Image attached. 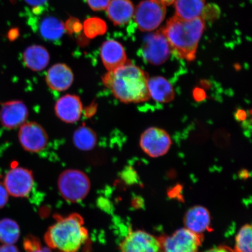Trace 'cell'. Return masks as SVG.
<instances>
[{"mask_svg": "<svg viewBox=\"0 0 252 252\" xmlns=\"http://www.w3.org/2000/svg\"><path fill=\"white\" fill-rule=\"evenodd\" d=\"M106 88L120 101L141 103L150 99L147 75L141 68L126 62L115 70L108 71L102 78Z\"/></svg>", "mask_w": 252, "mask_h": 252, "instance_id": "cell-1", "label": "cell"}, {"mask_svg": "<svg viewBox=\"0 0 252 252\" xmlns=\"http://www.w3.org/2000/svg\"><path fill=\"white\" fill-rule=\"evenodd\" d=\"M205 28L202 17L185 20L174 16L167 22L162 33L178 58L193 61Z\"/></svg>", "mask_w": 252, "mask_h": 252, "instance_id": "cell-2", "label": "cell"}, {"mask_svg": "<svg viewBox=\"0 0 252 252\" xmlns=\"http://www.w3.org/2000/svg\"><path fill=\"white\" fill-rule=\"evenodd\" d=\"M56 222L47 230L45 241L58 252H80L89 239L83 217L74 213L67 217L55 216Z\"/></svg>", "mask_w": 252, "mask_h": 252, "instance_id": "cell-3", "label": "cell"}, {"mask_svg": "<svg viewBox=\"0 0 252 252\" xmlns=\"http://www.w3.org/2000/svg\"><path fill=\"white\" fill-rule=\"evenodd\" d=\"M60 193L65 200L72 203L83 200L90 190V179L78 169L65 170L58 179Z\"/></svg>", "mask_w": 252, "mask_h": 252, "instance_id": "cell-4", "label": "cell"}, {"mask_svg": "<svg viewBox=\"0 0 252 252\" xmlns=\"http://www.w3.org/2000/svg\"><path fill=\"white\" fill-rule=\"evenodd\" d=\"M203 238L202 235L182 228L158 239L161 252H198Z\"/></svg>", "mask_w": 252, "mask_h": 252, "instance_id": "cell-5", "label": "cell"}, {"mask_svg": "<svg viewBox=\"0 0 252 252\" xmlns=\"http://www.w3.org/2000/svg\"><path fill=\"white\" fill-rule=\"evenodd\" d=\"M166 7L158 0H144L138 5L134 12V20L142 31H152L164 20Z\"/></svg>", "mask_w": 252, "mask_h": 252, "instance_id": "cell-6", "label": "cell"}, {"mask_svg": "<svg viewBox=\"0 0 252 252\" xmlns=\"http://www.w3.org/2000/svg\"><path fill=\"white\" fill-rule=\"evenodd\" d=\"M171 137L162 128L151 127L142 133L140 145L142 150L151 158H158L168 153L172 146Z\"/></svg>", "mask_w": 252, "mask_h": 252, "instance_id": "cell-7", "label": "cell"}, {"mask_svg": "<svg viewBox=\"0 0 252 252\" xmlns=\"http://www.w3.org/2000/svg\"><path fill=\"white\" fill-rule=\"evenodd\" d=\"M171 51L168 41L162 32H157L145 37L140 53L145 61L159 65L168 59Z\"/></svg>", "mask_w": 252, "mask_h": 252, "instance_id": "cell-8", "label": "cell"}, {"mask_svg": "<svg viewBox=\"0 0 252 252\" xmlns=\"http://www.w3.org/2000/svg\"><path fill=\"white\" fill-rule=\"evenodd\" d=\"M33 184L32 172L22 167H14L9 170L4 179V185L8 194L16 197L28 196Z\"/></svg>", "mask_w": 252, "mask_h": 252, "instance_id": "cell-9", "label": "cell"}, {"mask_svg": "<svg viewBox=\"0 0 252 252\" xmlns=\"http://www.w3.org/2000/svg\"><path fill=\"white\" fill-rule=\"evenodd\" d=\"M19 141L25 150L39 153L45 149L49 137L45 128L36 122L25 123L18 133Z\"/></svg>", "mask_w": 252, "mask_h": 252, "instance_id": "cell-10", "label": "cell"}, {"mask_svg": "<svg viewBox=\"0 0 252 252\" xmlns=\"http://www.w3.org/2000/svg\"><path fill=\"white\" fill-rule=\"evenodd\" d=\"M121 250V252H161L158 238L139 230L126 235Z\"/></svg>", "mask_w": 252, "mask_h": 252, "instance_id": "cell-11", "label": "cell"}, {"mask_svg": "<svg viewBox=\"0 0 252 252\" xmlns=\"http://www.w3.org/2000/svg\"><path fill=\"white\" fill-rule=\"evenodd\" d=\"M28 110L20 100H12L2 104L0 110V121L4 127L9 129L21 127L26 122Z\"/></svg>", "mask_w": 252, "mask_h": 252, "instance_id": "cell-12", "label": "cell"}, {"mask_svg": "<svg viewBox=\"0 0 252 252\" xmlns=\"http://www.w3.org/2000/svg\"><path fill=\"white\" fill-rule=\"evenodd\" d=\"M56 115L62 121L74 124L80 120L83 112V103L78 96L67 94L56 103Z\"/></svg>", "mask_w": 252, "mask_h": 252, "instance_id": "cell-13", "label": "cell"}, {"mask_svg": "<svg viewBox=\"0 0 252 252\" xmlns=\"http://www.w3.org/2000/svg\"><path fill=\"white\" fill-rule=\"evenodd\" d=\"M100 53L103 64L108 71L114 70L127 62L124 47L114 40L104 42L100 47Z\"/></svg>", "mask_w": 252, "mask_h": 252, "instance_id": "cell-14", "label": "cell"}, {"mask_svg": "<svg viewBox=\"0 0 252 252\" xmlns=\"http://www.w3.org/2000/svg\"><path fill=\"white\" fill-rule=\"evenodd\" d=\"M46 81L50 89L62 92L71 86L74 81L73 72L68 65L59 63L49 68Z\"/></svg>", "mask_w": 252, "mask_h": 252, "instance_id": "cell-15", "label": "cell"}, {"mask_svg": "<svg viewBox=\"0 0 252 252\" xmlns=\"http://www.w3.org/2000/svg\"><path fill=\"white\" fill-rule=\"evenodd\" d=\"M186 228L195 234L202 235L210 229V215L206 208L195 206L189 210L185 217Z\"/></svg>", "mask_w": 252, "mask_h": 252, "instance_id": "cell-16", "label": "cell"}, {"mask_svg": "<svg viewBox=\"0 0 252 252\" xmlns=\"http://www.w3.org/2000/svg\"><path fill=\"white\" fill-rule=\"evenodd\" d=\"M106 12L109 20L114 25H124L133 17L134 5L130 0H111Z\"/></svg>", "mask_w": 252, "mask_h": 252, "instance_id": "cell-17", "label": "cell"}, {"mask_svg": "<svg viewBox=\"0 0 252 252\" xmlns=\"http://www.w3.org/2000/svg\"><path fill=\"white\" fill-rule=\"evenodd\" d=\"M148 89L150 98H153L156 102L169 103L175 98L174 89L171 84L165 78L154 77L149 79Z\"/></svg>", "mask_w": 252, "mask_h": 252, "instance_id": "cell-18", "label": "cell"}, {"mask_svg": "<svg viewBox=\"0 0 252 252\" xmlns=\"http://www.w3.org/2000/svg\"><path fill=\"white\" fill-rule=\"evenodd\" d=\"M25 64L30 70L40 71L48 65L50 56L45 47L39 45H33L28 47L23 54Z\"/></svg>", "mask_w": 252, "mask_h": 252, "instance_id": "cell-19", "label": "cell"}, {"mask_svg": "<svg viewBox=\"0 0 252 252\" xmlns=\"http://www.w3.org/2000/svg\"><path fill=\"white\" fill-rule=\"evenodd\" d=\"M175 16L185 20L202 17L205 0H175Z\"/></svg>", "mask_w": 252, "mask_h": 252, "instance_id": "cell-20", "label": "cell"}, {"mask_svg": "<svg viewBox=\"0 0 252 252\" xmlns=\"http://www.w3.org/2000/svg\"><path fill=\"white\" fill-rule=\"evenodd\" d=\"M65 27L61 21L54 17H47L41 22L39 32L44 39L55 41L61 39L65 32Z\"/></svg>", "mask_w": 252, "mask_h": 252, "instance_id": "cell-21", "label": "cell"}, {"mask_svg": "<svg viewBox=\"0 0 252 252\" xmlns=\"http://www.w3.org/2000/svg\"><path fill=\"white\" fill-rule=\"evenodd\" d=\"M97 135L92 128L87 126H81L75 131L73 141L79 150L90 151L96 146Z\"/></svg>", "mask_w": 252, "mask_h": 252, "instance_id": "cell-22", "label": "cell"}, {"mask_svg": "<svg viewBox=\"0 0 252 252\" xmlns=\"http://www.w3.org/2000/svg\"><path fill=\"white\" fill-rule=\"evenodd\" d=\"M20 229L15 220L9 219L0 220V242L5 245H14L18 240Z\"/></svg>", "mask_w": 252, "mask_h": 252, "instance_id": "cell-23", "label": "cell"}, {"mask_svg": "<svg viewBox=\"0 0 252 252\" xmlns=\"http://www.w3.org/2000/svg\"><path fill=\"white\" fill-rule=\"evenodd\" d=\"M235 252H252V227L245 225L239 231L236 238Z\"/></svg>", "mask_w": 252, "mask_h": 252, "instance_id": "cell-24", "label": "cell"}, {"mask_svg": "<svg viewBox=\"0 0 252 252\" xmlns=\"http://www.w3.org/2000/svg\"><path fill=\"white\" fill-rule=\"evenodd\" d=\"M84 33L90 38H93L101 35L106 32V25L101 19L91 18L85 21L84 24Z\"/></svg>", "mask_w": 252, "mask_h": 252, "instance_id": "cell-25", "label": "cell"}, {"mask_svg": "<svg viewBox=\"0 0 252 252\" xmlns=\"http://www.w3.org/2000/svg\"><path fill=\"white\" fill-rule=\"evenodd\" d=\"M24 247L26 252H52L49 248L43 247L39 239L33 235L25 238Z\"/></svg>", "mask_w": 252, "mask_h": 252, "instance_id": "cell-26", "label": "cell"}, {"mask_svg": "<svg viewBox=\"0 0 252 252\" xmlns=\"http://www.w3.org/2000/svg\"><path fill=\"white\" fill-rule=\"evenodd\" d=\"M111 0H86L89 7L94 11L105 10Z\"/></svg>", "mask_w": 252, "mask_h": 252, "instance_id": "cell-27", "label": "cell"}, {"mask_svg": "<svg viewBox=\"0 0 252 252\" xmlns=\"http://www.w3.org/2000/svg\"><path fill=\"white\" fill-rule=\"evenodd\" d=\"M8 200V193L4 184L0 182V209L4 207Z\"/></svg>", "mask_w": 252, "mask_h": 252, "instance_id": "cell-28", "label": "cell"}, {"mask_svg": "<svg viewBox=\"0 0 252 252\" xmlns=\"http://www.w3.org/2000/svg\"><path fill=\"white\" fill-rule=\"evenodd\" d=\"M0 252H20L14 245H5L0 246Z\"/></svg>", "mask_w": 252, "mask_h": 252, "instance_id": "cell-29", "label": "cell"}, {"mask_svg": "<svg viewBox=\"0 0 252 252\" xmlns=\"http://www.w3.org/2000/svg\"><path fill=\"white\" fill-rule=\"evenodd\" d=\"M28 4L33 6L34 7L39 8L45 5L48 0H25Z\"/></svg>", "mask_w": 252, "mask_h": 252, "instance_id": "cell-30", "label": "cell"}, {"mask_svg": "<svg viewBox=\"0 0 252 252\" xmlns=\"http://www.w3.org/2000/svg\"><path fill=\"white\" fill-rule=\"evenodd\" d=\"M205 252H235L234 250H232L231 248L225 246H220L219 247L214 248L211 249L210 250H208Z\"/></svg>", "mask_w": 252, "mask_h": 252, "instance_id": "cell-31", "label": "cell"}, {"mask_svg": "<svg viewBox=\"0 0 252 252\" xmlns=\"http://www.w3.org/2000/svg\"><path fill=\"white\" fill-rule=\"evenodd\" d=\"M158 1L162 2V4L166 5H171L173 3H174L175 0H158Z\"/></svg>", "mask_w": 252, "mask_h": 252, "instance_id": "cell-32", "label": "cell"}]
</instances>
